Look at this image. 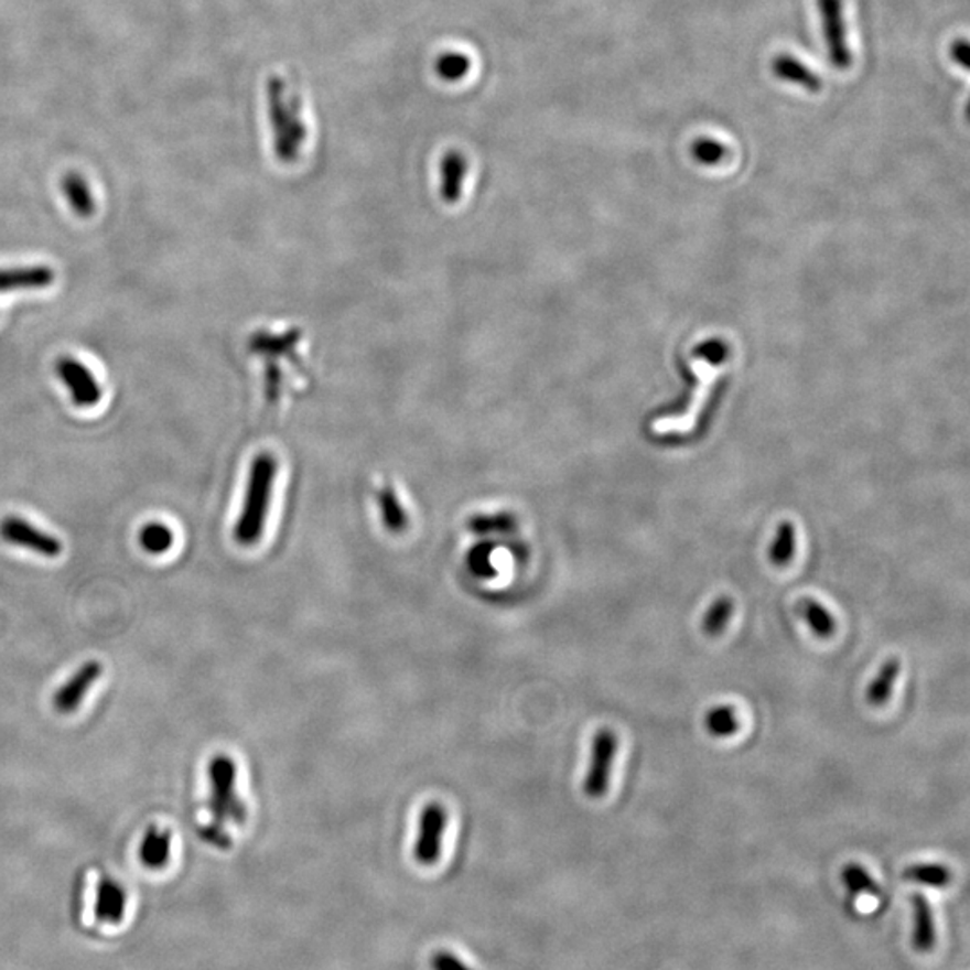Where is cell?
Here are the masks:
<instances>
[{
    "mask_svg": "<svg viewBox=\"0 0 970 970\" xmlns=\"http://www.w3.org/2000/svg\"><path fill=\"white\" fill-rule=\"evenodd\" d=\"M277 467V459L272 453H259L252 461L241 513L234 527V539L241 547H254L262 538L272 505Z\"/></svg>",
    "mask_w": 970,
    "mask_h": 970,
    "instance_id": "1",
    "label": "cell"
},
{
    "mask_svg": "<svg viewBox=\"0 0 970 970\" xmlns=\"http://www.w3.org/2000/svg\"><path fill=\"white\" fill-rule=\"evenodd\" d=\"M211 796L207 809L213 816L214 823L242 824L247 820V806L239 798L236 789L238 769L236 762L230 755L219 753L211 758L209 769Z\"/></svg>",
    "mask_w": 970,
    "mask_h": 970,
    "instance_id": "2",
    "label": "cell"
},
{
    "mask_svg": "<svg viewBox=\"0 0 970 970\" xmlns=\"http://www.w3.org/2000/svg\"><path fill=\"white\" fill-rule=\"evenodd\" d=\"M690 367L694 370L696 381H698L694 394H692L683 412L676 413V416H665V418L653 422V433L656 435H687L698 424L707 399L721 376V365L713 364L707 358H694Z\"/></svg>",
    "mask_w": 970,
    "mask_h": 970,
    "instance_id": "3",
    "label": "cell"
},
{
    "mask_svg": "<svg viewBox=\"0 0 970 970\" xmlns=\"http://www.w3.org/2000/svg\"><path fill=\"white\" fill-rule=\"evenodd\" d=\"M270 105H272L273 131H276V153L279 161H295L302 142L306 139V127L297 114V105H287L284 83L273 79L270 83Z\"/></svg>",
    "mask_w": 970,
    "mask_h": 970,
    "instance_id": "4",
    "label": "cell"
},
{
    "mask_svg": "<svg viewBox=\"0 0 970 970\" xmlns=\"http://www.w3.org/2000/svg\"><path fill=\"white\" fill-rule=\"evenodd\" d=\"M618 752V737L612 728H601L592 739V755L588 766L582 791L588 798L599 800L606 796L612 782L613 764Z\"/></svg>",
    "mask_w": 970,
    "mask_h": 970,
    "instance_id": "5",
    "label": "cell"
},
{
    "mask_svg": "<svg viewBox=\"0 0 970 970\" xmlns=\"http://www.w3.org/2000/svg\"><path fill=\"white\" fill-rule=\"evenodd\" d=\"M446 827L448 812L441 804L432 801L421 810L418 840L413 847V858L421 866H433L441 859Z\"/></svg>",
    "mask_w": 970,
    "mask_h": 970,
    "instance_id": "6",
    "label": "cell"
},
{
    "mask_svg": "<svg viewBox=\"0 0 970 970\" xmlns=\"http://www.w3.org/2000/svg\"><path fill=\"white\" fill-rule=\"evenodd\" d=\"M0 538L4 539L6 543L31 550L44 558H58L60 553L64 552L58 538H54L53 534L34 527L19 516H6L0 521Z\"/></svg>",
    "mask_w": 970,
    "mask_h": 970,
    "instance_id": "7",
    "label": "cell"
},
{
    "mask_svg": "<svg viewBox=\"0 0 970 970\" xmlns=\"http://www.w3.org/2000/svg\"><path fill=\"white\" fill-rule=\"evenodd\" d=\"M818 10L830 62L834 67L844 71L852 65V53L847 40L843 0H818Z\"/></svg>",
    "mask_w": 970,
    "mask_h": 970,
    "instance_id": "8",
    "label": "cell"
},
{
    "mask_svg": "<svg viewBox=\"0 0 970 970\" xmlns=\"http://www.w3.org/2000/svg\"><path fill=\"white\" fill-rule=\"evenodd\" d=\"M56 373H58V378L64 381L65 387L71 390L76 407L90 408L99 403L101 387L97 384L96 376L87 365H83L79 359L65 356V358L58 359Z\"/></svg>",
    "mask_w": 970,
    "mask_h": 970,
    "instance_id": "9",
    "label": "cell"
},
{
    "mask_svg": "<svg viewBox=\"0 0 970 970\" xmlns=\"http://www.w3.org/2000/svg\"><path fill=\"white\" fill-rule=\"evenodd\" d=\"M103 665L99 661L90 660L82 665L73 678L67 683L60 687L58 692L54 694V709L60 713H73L82 707L83 699L87 698L88 690L101 678Z\"/></svg>",
    "mask_w": 970,
    "mask_h": 970,
    "instance_id": "10",
    "label": "cell"
},
{
    "mask_svg": "<svg viewBox=\"0 0 970 970\" xmlns=\"http://www.w3.org/2000/svg\"><path fill=\"white\" fill-rule=\"evenodd\" d=\"M54 282L48 267L0 268V293L20 290H42Z\"/></svg>",
    "mask_w": 970,
    "mask_h": 970,
    "instance_id": "11",
    "label": "cell"
},
{
    "mask_svg": "<svg viewBox=\"0 0 970 970\" xmlns=\"http://www.w3.org/2000/svg\"><path fill=\"white\" fill-rule=\"evenodd\" d=\"M773 73H775L776 78L800 85V87L806 88L809 93H820L821 87H823L820 76L812 73L806 64H801L800 60L795 58L791 54H778L773 60Z\"/></svg>",
    "mask_w": 970,
    "mask_h": 970,
    "instance_id": "12",
    "label": "cell"
},
{
    "mask_svg": "<svg viewBox=\"0 0 970 970\" xmlns=\"http://www.w3.org/2000/svg\"><path fill=\"white\" fill-rule=\"evenodd\" d=\"M901 670H903V661L898 658H888L884 661L875 678L866 687V692H864L866 703L872 704L875 709L888 703L893 694V687L901 676Z\"/></svg>",
    "mask_w": 970,
    "mask_h": 970,
    "instance_id": "13",
    "label": "cell"
},
{
    "mask_svg": "<svg viewBox=\"0 0 970 970\" xmlns=\"http://www.w3.org/2000/svg\"><path fill=\"white\" fill-rule=\"evenodd\" d=\"M125 907H127V893H125V890L112 879H103L101 883H99V888H97V918L105 922H119L125 917Z\"/></svg>",
    "mask_w": 970,
    "mask_h": 970,
    "instance_id": "14",
    "label": "cell"
},
{
    "mask_svg": "<svg viewBox=\"0 0 970 970\" xmlns=\"http://www.w3.org/2000/svg\"><path fill=\"white\" fill-rule=\"evenodd\" d=\"M171 855V834L168 830H159L157 827H150L146 832L144 840L139 850V858L146 869L161 870L164 869Z\"/></svg>",
    "mask_w": 970,
    "mask_h": 970,
    "instance_id": "15",
    "label": "cell"
},
{
    "mask_svg": "<svg viewBox=\"0 0 970 970\" xmlns=\"http://www.w3.org/2000/svg\"><path fill=\"white\" fill-rule=\"evenodd\" d=\"M796 612H798V615L804 618V622H806L807 626L810 627V630H812L818 638H830V636H834L836 629H838L834 615H832L821 602L809 597L801 599V601H798V604H796Z\"/></svg>",
    "mask_w": 970,
    "mask_h": 970,
    "instance_id": "16",
    "label": "cell"
},
{
    "mask_svg": "<svg viewBox=\"0 0 970 970\" xmlns=\"http://www.w3.org/2000/svg\"><path fill=\"white\" fill-rule=\"evenodd\" d=\"M913 907H915V935H913V944H915L917 951L929 952L935 947V941H937L931 906H929L924 895L917 893L913 897Z\"/></svg>",
    "mask_w": 970,
    "mask_h": 970,
    "instance_id": "17",
    "label": "cell"
},
{
    "mask_svg": "<svg viewBox=\"0 0 970 970\" xmlns=\"http://www.w3.org/2000/svg\"><path fill=\"white\" fill-rule=\"evenodd\" d=\"M62 190L67 196L68 205L73 207L79 218H90L96 213V200H94L93 191L88 187L87 180L82 175L68 173L62 180Z\"/></svg>",
    "mask_w": 970,
    "mask_h": 970,
    "instance_id": "18",
    "label": "cell"
},
{
    "mask_svg": "<svg viewBox=\"0 0 970 970\" xmlns=\"http://www.w3.org/2000/svg\"><path fill=\"white\" fill-rule=\"evenodd\" d=\"M704 730L715 739L733 737L741 728L737 710L730 704H719L704 713Z\"/></svg>",
    "mask_w": 970,
    "mask_h": 970,
    "instance_id": "19",
    "label": "cell"
},
{
    "mask_svg": "<svg viewBox=\"0 0 970 970\" xmlns=\"http://www.w3.org/2000/svg\"><path fill=\"white\" fill-rule=\"evenodd\" d=\"M464 179H466V159L453 151L442 162V196L450 204L461 196Z\"/></svg>",
    "mask_w": 970,
    "mask_h": 970,
    "instance_id": "20",
    "label": "cell"
},
{
    "mask_svg": "<svg viewBox=\"0 0 970 970\" xmlns=\"http://www.w3.org/2000/svg\"><path fill=\"white\" fill-rule=\"evenodd\" d=\"M733 612H735V602L730 595H721L710 604L709 610L704 612L703 621H701V629L704 635L718 638L723 635L728 624L732 621Z\"/></svg>",
    "mask_w": 970,
    "mask_h": 970,
    "instance_id": "21",
    "label": "cell"
},
{
    "mask_svg": "<svg viewBox=\"0 0 970 970\" xmlns=\"http://www.w3.org/2000/svg\"><path fill=\"white\" fill-rule=\"evenodd\" d=\"M139 543L146 552L161 556V553L171 550L175 543V534L168 525L161 524V521H151L142 527L141 534H139Z\"/></svg>",
    "mask_w": 970,
    "mask_h": 970,
    "instance_id": "22",
    "label": "cell"
},
{
    "mask_svg": "<svg viewBox=\"0 0 970 970\" xmlns=\"http://www.w3.org/2000/svg\"><path fill=\"white\" fill-rule=\"evenodd\" d=\"M904 879L931 888H946L951 884L952 873L944 864H913L904 870Z\"/></svg>",
    "mask_w": 970,
    "mask_h": 970,
    "instance_id": "23",
    "label": "cell"
},
{
    "mask_svg": "<svg viewBox=\"0 0 970 970\" xmlns=\"http://www.w3.org/2000/svg\"><path fill=\"white\" fill-rule=\"evenodd\" d=\"M796 552V530L793 524L786 521L776 530V538L769 549V561L775 567H787L791 563L793 556Z\"/></svg>",
    "mask_w": 970,
    "mask_h": 970,
    "instance_id": "24",
    "label": "cell"
},
{
    "mask_svg": "<svg viewBox=\"0 0 970 970\" xmlns=\"http://www.w3.org/2000/svg\"><path fill=\"white\" fill-rule=\"evenodd\" d=\"M378 502L385 527L392 532H403L407 529L408 519L398 495L387 487L379 493Z\"/></svg>",
    "mask_w": 970,
    "mask_h": 970,
    "instance_id": "25",
    "label": "cell"
},
{
    "mask_svg": "<svg viewBox=\"0 0 970 970\" xmlns=\"http://www.w3.org/2000/svg\"><path fill=\"white\" fill-rule=\"evenodd\" d=\"M843 881L847 884V888L852 893H866V895H873V897H879L881 895V888H879V884L870 877V873L863 869V866H859V864H849V866H844L843 870Z\"/></svg>",
    "mask_w": 970,
    "mask_h": 970,
    "instance_id": "26",
    "label": "cell"
},
{
    "mask_svg": "<svg viewBox=\"0 0 970 970\" xmlns=\"http://www.w3.org/2000/svg\"><path fill=\"white\" fill-rule=\"evenodd\" d=\"M467 68H470V60L464 54H444L436 62V74L448 82H455V79L466 76Z\"/></svg>",
    "mask_w": 970,
    "mask_h": 970,
    "instance_id": "27",
    "label": "cell"
},
{
    "mask_svg": "<svg viewBox=\"0 0 970 970\" xmlns=\"http://www.w3.org/2000/svg\"><path fill=\"white\" fill-rule=\"evenodd\" d=\"M515 527V518L509 515L484 516V518H476L471 524V529L475 530L476 534L507 532V530H513Z\"/></svg>",
    "mask_w": 970,
    "mask_h": 970,
    "instance_id": "28",
    "label": "cell"
},
{
    "mask_svg": "<svg viewBox=\"0 0 970 970\" xmlns=\"http://www.w3.org/2000/svg\"><path fill=\"white\" fill-rule=\"evenodd\" d=\"M692 153H694L696 159H698L699 162H703V164H718V162H721V159H723L726 150H724V146L721 144V142L712 141V139L703 137V139H698V141L694 142V146H692Z\"/></svg>",
    "mask_w": 970,
    "mask_h": 970,
    "instance_id": "29",
    "label": "cell"
},
{
    "mask_svg": "<svg viewBox=\"0 0 970 970\" xmlns=\"http://www.w3.org/2000/svg\"><path fill=\"white\" fill-rule=\"evenodd\" d=\"M432 970H473L452 952H436L432 958Z\"/></svg>",
    "mask_w": 970,
    "mask_h": 970,
    "instance_id": "30",
    "label": "cell"
},
{
    "mask_svg": "<svg viewBox=\"0 0 970 970\" xmlns=\"http://www.w3.org/2000/svg\"><path fill=\"white\" fill-rule=\"evenodd\" d=\"M489 553L491 550L485 549V545L484 547H482V545H478V549H475L473 550V552L470 553L471 570H473V572L475 573H478V578H482V575H484L485 578V575H487V572H489L491 570Z\"/></svg>",
    "mask_w": 970,
    "mask_h": 970,
    "instance_id": "31",
    "label": "cell"
},
{
    "mask_svg": "<svg viewBox=\"0 0 970 970\" xmlns=\"http://www.w3.org/2000/svg\"><path fill=\"white\" fill-rule=\"evenodd\" d=\"M202 838L213 843L214 847H218V849H228L230 847V838H228L224 827L218 823H213L202 829Z\"/></svg>",
    "mask_w": 970,
    "mask_h": 970,
    "instance_id": "32",
    "label": "cell"
},
{
    "mask_svg": "<svg viewBox=\"0 0 970 970\" xmlns=\"http://www.w3.org/2000/svg\"><path fill=\"white\" fill-rule=\"evenodd\" d=\"M951 56L960 67L969 68L970 47L967 40H958L951 47Z\"/></svg>",
    "mask_w": 970,
    "mask_h": 970,
    "instance_id": "33",
    "label": "cell"
}]
</instances>
